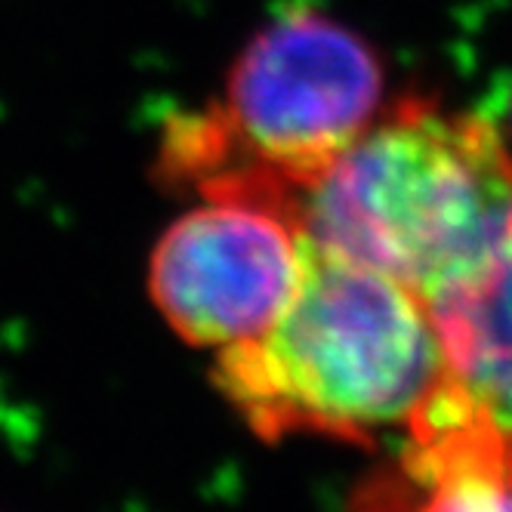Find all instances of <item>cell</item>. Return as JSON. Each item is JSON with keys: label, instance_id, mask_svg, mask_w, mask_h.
<instances>
[{"label": "cell", "instance_id": "3", "mask_svg": "<svg viewBox=\"0 0 512 512\" xmlns=\"http://www.w3.org/2000/svg\"><path fill=\"white\" fill-rule=\"evenodd\" d=\"M380 99L383 65L361 34L318 10H287L241 50L223 102L167 127L164 176L201 198L294 213L297 195L377 121Z\"/></svg>", "mask_w": 512, "mask_h": 512}, {"label": "cell", "instance_id": "5", "mask_svg": "<svg viewBox=\"0 0 512 512\" xmlns=\"http://www.w3.org/2000/svg\"><path fill=\"white\" fill-rule=\"evenodd\" d=\"M426 306L442 346V386L512 454V223Z\"/></svg>", "mask_w": 512, "mask_h": 512}, {"label": "cell", "instance_id": "1", "mask_svg": "<svg viewBox=\"0 0 512 512\" xmlns=\"http://www.w3.org/2000/svg\"><path fill=\"white\" fill-rule=\"evenodd\" d=\"M442 377V346L423 297L309 238L284 312L260 337L219 349L213 364L216 389L272 442H368L411 426Z\"/></svg>", "mask_w": 512, "mask_h": 512}, {"label": "cell", "instance_id": "6", "mask_svg": "<svg viewBox=\"0 0 512 512\" xmlns=\"http://www.w3.org/2000/svg\"><path fill=\"white\" fill-rule=\"evenodd\" d=\"M364 503L374 512H512V454L438 386L408 426L398 472Z\"/></svg>", "mask_w": 512, "mask_h": 512}, {"label": "cell", "instance_id": "2", "mask_svg": "<svg viewBox=\"0 0 512 512\" xmlns=\"http://www.w3.org/2000/svg\"><path fill=\"white\" fill-rule=\"evenodd\" d=\"M303 235L435 297L512 223V149L497 124L405 102L294 201Z\"/></svg>", "mask_w": 512, "mask_h": 512}, {"label": "cell", "instance_id": "4", "mask_svg": "<svg viewBox=\"0 0 512 512\" xmlns=\"http://www.w3.org/2000/svg\"><path fill=\"white\" fill-rule=\"evenodd\" d=\"M306 235L290 213L247 198H204L161 235L149 290L192 346L226 349L260 337L294 297Z\"/></svg>", "mask_w": 512, "mask_h": 512}]
</instances>
